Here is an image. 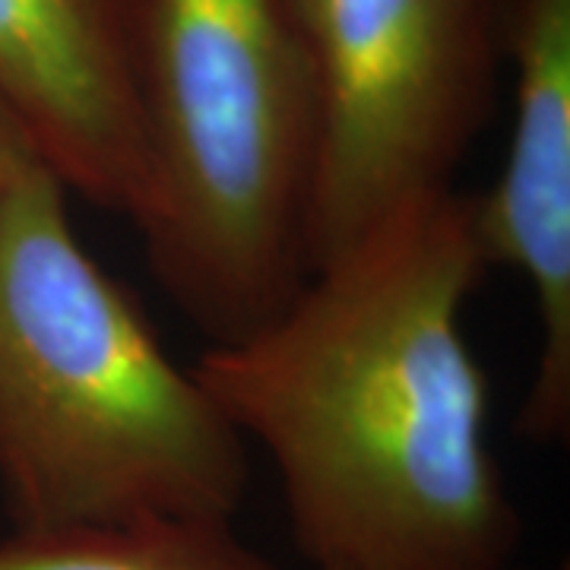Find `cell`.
Segmentation results:
<instances>
[{"label":"cell","instance_id":"obj_5","mask_svg":"<svg viewBox=\"0 0 570 570\" xmlns=\"http://www.w3.org/2000/svg\"><path fill=\"white\" fill-rule=\"evenodd\" d=\"M501 45L513 61L504 165L472 197L485 264L530 288L539 355L517 431L558 444L570 428V0H504Z\"/></svg>","mask_w":570,"mask_h":570},{"label":"cell","instance_id":"obj_4","mask_svg":"<svg viewBox=\"0 0 570 570\" xmlns=\"http://www.w3.org/2000/svg\"><path fill=\"white\" fill-rule=\"evenodd\" d=\"M305 41L317 153L307 269L453 190L485 130L504 0H288Z\"/></svg>","mask_w":570,"mask_h":570},{"label":"cell","instance_id":"obj_8","mask_svg":"<svg viewBox=\"0 0 570 570\" xmlns=\"http://www.w3.org/2000/svg\"><path fill=\"white\" fill-rule=\"evenodd\" d=\"M41 163L26 127L13 115V108L0 99V194L20 178L29 165Z\"/></svg>","mask_w":570,"mask_h":570},{"label":"cell","instance_id":"obj_1","mask_svg":"<svg viewBox=\"0 0 570 570\" xmlns=\"http://www.w3.org/2000/svg\"><path fill=\"white\" fill-rule=\"evenodd\" d=\"M489 273L472 197L441 194L307 273L190 367L279 475L317 570H510L520 517L466 336Z\"/></svg>","mask_w":570,"mask_h":570},{"label":"cell","instance_id":"obj_6","mask_svg":"<svg viewBox=\"0 0 570 570\" xmlns=\"http://www.w3.org/2000/svg\"><path fill=\"white\" fill-rule=\"evenodd\" d=\"M0 99L70 194L140 223L134 0H0Z\"/></svg>","mask_w":570,"mask_h":570},{"label":"cell","instance_id":"obj_3","mask_svg":"<svg viewBox=\"0 0 570 570\" xmlns=\"http://www.w3.org/2000/svg\"><path fill=\"white\" fill-rule=\"evenodd\" d=\"M146 264L232 343L307 279L317 102L288 0H134Z\"/></svg>","mask_w":570,"mask_h":570},{"label":"cell","instance_id":"obj_2","mask_svg":"<svg viewBox=\"0 0 570 570\" xmlns=\"http://www.w3.org/2000/svg\"><path fill=\"white\" fill-rule=\"evenodd\" d=\"M29 165L0 194V494L13 532L232 523L247 444Z\"/></svg>","mask_w":570,"mask_h":570},{"label":"cell","instance_id":"obj_7","mask_svg":"<svg viewBox=\"0 0 570 570\" xmlns=\"http://www.w3.org/2000/svg\"><path fill=\"white\" fill-rule=\"evenodd\" d=\"M0 570H285L238 539L232 523L142 520L121 527L10 532Z\"/></svg>","mask_w":570,"mask_h":570}]
</instances>
